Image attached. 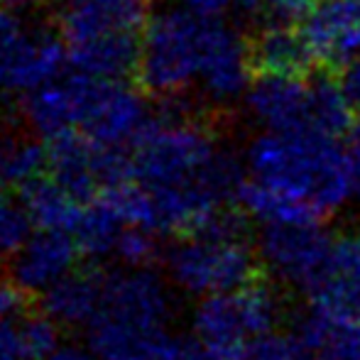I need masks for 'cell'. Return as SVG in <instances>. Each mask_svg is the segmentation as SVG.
Wrapping results in <instances>:
<instances>
[{"instance_id": "cell-24", "label": "cell", "mask_w": 360, "mask_h": 360, "mask_svg": "<svg viewBox=\"0 0 360 360\" xmlns=\"http://www.w3.org/2000/svg\"><path fill=\"white\" fill-rule=\"evenodd\" d=\"M20 343H22L25 360H44L57 351L62 343V323L54 321L47 311L32 309L20 316Z\"/></svg>"}, {"instance_id": "cell-2", "label": "cell", "mask_w": 360, "mask_h": 360, "mask_svg": "<svg viewBox=\"0 0 360 360\" xmlns=\"http://www.w3.org/2000/svg\"><path fill=\"white\" fill-rule=\"evenodd\" d=\"M252 179L333 214L353 191L348 155L336 138L316 133H277L257 138L248 152Z\"/></svg>"}, {"instance_id": "cell-21", "label": "cell", "mask_w": 360, "mask_h": 360, "mask_svg": "<svg viewBox=\"0 0 360 360\" xmlns=\"http://www.w3.org/2000/svg\"><path fill=\"white\" fill-rule=\"evenodd\" d=\"M123 228L125 226L118 221L113 209L98 196V199L89 201L84 206L72 236L79 243L81 255L96 260V257H103L115 250V243H118V236Z\"/></svg>"}, {"instance_id": "cell-18", "label": "cell", "mask_w": 360, "mask_h": 360, "mask_svg": "<svg viewBox=\"0 0 360 360\" xmlns=\"http://www.w3.org/2000/svg\"><path fill=\"white\" fill-rule=\"evenodd\" d=\"M236 204L250 218L265 223V226H314L326 218L316 206L307 204L297 196H289L280 189H272L252 176L240 181Z\"/></svg>"}, {"instance_id": "cell-23", "label": "cell", "mask_w": 360, "mask_h": 360, "mask_svg": "<svg viewBox=\"0 0 360 360\" xmlns=\"http://www.w3.org/2000/svg\"><path fill=\"white\" fill-rule=\"evenodd\" d=\"M47 169V147L34 135L18 133L5 138V155H3V176L0 181L8 186H22L25 181L34 179Z\"/></svg>"}, {"instance_id": "cell-38", "label": "cell", "mask_w": 360, "mask_h": 360, "mask_svg": "<svg viewBox=\"0 0 360 360\" xmlns=\"http://www.w3.org/2000/svg\"><path fill=\"white\" fill-rule=\"evenodd\" d=\"M147 3H160V0H147Z\"/></svg>"}, {"instance_id": "cell-34", "label": "cell", "mask_w": 360, "mask_h": 360, "mask_svg": "<svg viewBox=\"0 0 360 360\" xmlns=\"http://www.w3.org/2000/svg\"><path fill=\"white\" fill-rule=\"evenodd\" d=\"M236 0H186L189 10H194L196 15H204V18H218V15L226 13Z\"/></svg>"}, {"instance_id": "cell-19", "label": "cell", "mask_w": 360, "mask_h": 360, "mask_svg": "<svg viewBox=\"0 0 360 360\" xmlns=\"http://www.w3.org/2000/svg\"><path fill=\"white\" fill-rule=\"evenodd\" d=\"M18 191L34 228L74 233L81 211H84V201L69 194L57 179H52L49 174H39L18 186Z\"/></svg>"}, {"instance_id": "cell-14", "label": "cell", "mask_w": 360, "mask_h": 360, "mask_svg": "<svg viewBox=\"0 0 360 360\" xmlns=\"http://www.w3.org/2000/svg\"><path fill=\"white\" fill-rule=\"evenodd\" d=\"M250 110L277 133H311V86L292 76L262 74L248 94Z\"/></svg>"}, {"instance_id": "cell-29", "label": "cell", "mask_w": 360, "mask_h": 360, "mask_svg": "<svg viewBox=\"0 0 360 360\" xmlns=\"http://www.w3.org/2000/svg\"><path fill=\"white\" fill-rule=\"evenodd\" d=\"M331 275H336L338 280L348 282V285L360 287V228L336 240Z\"/></svg>"}, {"instance_id": "cell-12", "label": "cell", "mask_w": 360, "mask_h": 360, "mask_svg": "<svg viewBox=\"0 0 360 360\" xmlns=\"http://www.w3.org/2000/svg\"><path fill=\"white\" fill-rule=\"evenodd\" d=\"M302 32L316 62L346 67L360 57V0H321L304 18Z\"/></svg>"}, {"instance_id": "cell-17", "label": "cell", "mask_w": 360, "mask_h": 360, "mask_svg": "<svg viewBox=\"0 0 360 360\" xmlns=\"http://www.w3.org/2000/svg\"><path fill=\"white\" fill-rule=\"evenodd\" d=\"M103 289L105 275L98 267H74L47 292H42L39 309L62 326H84L91 323V319L101 309Z\"/></svg>"}, {"instance_id": "cell-13", "label": "cell", "mask_w": 360, "mask_h": 360, "mask_svg": "<svg viewBox=\"0 0 360 360\" xmlns=\"http://www.w3.org/2000/svg\"><path fill=\"white\" fill-rule=\"evenodd\" d=\"M292 343L297 360H360V319L309 304Z\"/></svg>"}, {"instance_id": "cell-26", "label": "cell", "mask_w": 360, "mask_h": 360, "mask_svg": "<svg viewBox=\"0 0 360 360\" xmlns=\"http://www.w3.org/2000/svg\"><path fill=\"white\" fill-rule=\"evenodd\" d=\"M115 255L128 267H150L160 257V245H157L155 231L138 226H125L115 243Z\"/></svg>"}, {"instance_id": "cell-37", "label": "cell", "mask_w": 360, "mask_h": 360, "mask_svg": "<svg viewBox=\"0 0 360 360\" xmlns=\"http://www.w3.org/2000/svg\"><path fill=\"white\" fill-rule=\"evenodd\" d=\"M3 155H5V140H0V176H3Z\"/></svg>"}, {"instance_id": "cell-11", "label": "cell", "mask_w": 360, "mask_h": 360, "mask_svg": "<svg viewBox=\"0 0 360 360\" xmlns=\"http://www.w3.org/2000/svg\"><path fill=\"white\" fill-rule=\"evenodd\" d=\"M81 248L67 231H39L5 260V275L20 289L37 297L47 292L54 282L62 280L76 267Z\"/></svg>"}, {"instance_id": "cell-9", "label": "cell", "mask_w": 360, "mask_h": 360, "mask_svg": "<svg viewBox=\"0 0 360 360\" xmlns=\"http://www.w3.org/2000/svg\"><path fill=\"white\" fill-rule=\"evenodd\" d=\"M59 30H30L0 10V91H34L54 81L67 62Z\"/></svg>"}, {"instance_id": "cell-33", "label": "cell", "mask_w": 360, "mask_h": 360, "mask_svg": "<svg viewBox=\"0 0 360 360\" xmlns=\"http://www.w3.org/2000/svg\"><path fill=\"white\" fill-rule=\"evenodd\" d=\"M341 86L348 94V98H351V103L356 105V108H360V57L343 67Z\"/></svg>"}, {"instance_id": "cell-15", "label": "cell", "mask_w": 360, "mask_h": 360, "mask_svg": "<svg viewBox=\"0 0 360 360\" xmlns=\"http://www.w3.org/2000/svg\"><path fill=\"white\" fill-rule=\"evenodd\" d=\"M250 54L248 44L238 37L233 30L211 18L209 32H206L204 62H201L199 79L211 98L228 101L236 98L250 81Z\"/></svg>"}, {"instance_id": "cell-36", "label": "cell", "mask_w": 360, "mask_h": 360, "mask_svg": "<svg viewBox=\"0 0 360 360\" xmlns=\"http://www.w3.org/2000/svg\"><path fill=\"white\" fill-rule=\"evenodd\" d=\"M3 3L13 5V8H32V5H42L47 0H3Z\"/></svg>"}, {"instance_id": "cell-1", "label": "cell", "mask_w": 360, "mask_h": 360, "mask_svg": "<svg viewBox=\"0 0 360 360\" xmlns=\"http://www.w3.org/2000/svg\"><path fill=\"white\" fill-rule=\"evenodd\" d=\"M130 152L135 179L147 189H201L236 204L240 167L216 150L209 130L201 125L174 115L150 118Z\"/></svg>"}, {"instance_id": "cell-32", "label": "cell", "mask_w": 360, "mask_h": 360, "mask_svg": "<svg viewBox=\"0 0 360 360\" xmlns=\"http://www.w3.org/2000/svg\"><path fill=\"white\" fill-rule=\"evenodd\" d=\"M348 167H351V179H353V191L360 196V118L353 123L351 133H348Z\"/></svg>"}, {"instance_id": "cell-27", "label": "cell", "mask_w": 360, "mask_h": 360, "mask_svg": "<svg viewBox=\"0 0 360 360\" xmlns=\"http://www.w3.org/2000/svg\"><path fill=\"white\" fill-rule=\"evenodd\" d=\"M157 360H236V356L209 346L194 333V336H167Z\"/></svg>"}, {"instance_id": "cell-6", "label": "cell", "mask_w": 360, "mask_h": 360, "mask_svg": "<svg viewBox=\"0 0 360 360\" xmlns=\"http://www.w3.org/2000/svg\"><path fill=\"white\" fill-rule=\"evenodd\" d=\"M209 22L211 18L194 10H172L147 25L133 72L140 94L160 101L184 94L191 79L201 74Z\"/></svg>"}, {"instance_id": "cell-3", "label": "cell", "mask_w": 360, "mask_h": 360, "mask_svg": "<svg viewBox=\"0 0 360 360\" xmlns=\"http://www.w3.org/2000/svg\"><path fill=\"white\" fill-rule=\"evenodd\" d=\"M172 297L147 267L105 275L103 302L89 323V348L98 360H157L167 341Z\"/></svg>"}, {"instance_id": "cell-5", "label": "cell", "mask_w": 360, "mask_h": 360, "mask_svg": "<svg viewBox=\"0 0 360 360\" xmlns=\"http://www.w3.org/2000/svg\"><path fill=\"white\" fill-rule=\"evenodd\" d=\"M245 211L231 204L194 236L179 238L167 255L176 287L196 297L228 292L262 275L260 250L248 238Z\"/></svg>"}, {"instance_id": "cell-10", "label": "cell", "mask_w": 360, "mask_h": 360, "mask_svg": "<svg viewBox=\"0 0 360 360\" xmlns=\"http://www.w3.org/2000/svg\"><path fill=\"white\" fill-rule=\"evenodd\" d=\"M336 240L314 226H265L260 238V260L282 282L311 294L328 277Z\"/></svg>"}, {"instance_id": "cell-25", "label": "cell", "mask_w": 360, "mask_h": 360, "mask_svg": "<svg viewBox=\"0 0 360 360\" xmlns=\"http://www.w3.org/2000/svg\"><path fill=\"white\" fill-rule=\"evenodd\" d=\"M32 218L22 201H18L8 189H0V260L13 257L30 240Z\"/></svg>"}, {"instance_id": "cell-35", "label": "cell", "mask_w": 360, "mask_h": 360, "mask_svg": "<svg viewBox=\"0 0 360 360\" xmlns=\"http://www.w3.org/2000/svg\"><path fill=\"white\" fill-rule=\"evenodd\" d=\"M44 360H98L94 356V351H86L81 346H74V343H67V346H59L57 351Z\"/></svg>"}, {"instance_id": "cell-22", "label": "cell", "mask_w": 360, "mask_h": 360, "mask_svg": "<svg viewBox=\"0 0 360 360\" xmlns=\"http://www.w3.org/2000/svg\"><path fill=\"white\" fill-rule=\"evenodd\" d=\"M101 199L113 209L123 226H138L157 233L155 196L140 179H125L101 191Z\"/></svg>"}, {"instance_id": "cell-16", "label": "cell", "mask_w": 360, "mask_h": 360, "mask_svg": "<svg viewBox=\"0 0 360 360\" xmlns=\"http://www.w3.org/2000/svg\"><path fill=\"white\" fill-rule=\"evenodd\" d=\"M248 54L252 72L292 79L307 76L311 64L316 62L302 30H294L285 22L257 30L255 37L248 42Z\"/></svg>"}, {"instance_id": "cell-31", "label": "cell", "mask_w": 360, "mask_h": 360, "mask_svg": "<svg viewBox=\"0 0 360 360\" xmlns=\"http://www.w3.org/2000/svg\"><path fill=\"white\" fill-rule=\"evenodd\" d=\"M0 360H25L20 331L13 319H0Z\"/></svg>"}, {"instance_id": "cell-8", "label": "cell", "mask_w": 360, "mask_h": 360, "mask_svg": "<svg viewBox=\"0 0 360 360\" xmlns=\"http://www.w3.org/2000/svg\"><path fill=\"white\" fill-rule=\"evenodd\" d=\"M74 96L76 130L110 147H133L150 123L140 91H130L120 79L76 72L69 76Z\"/></svg>"}, {"instance_id": "cell-30", "label": "cell", "mask_w": 360, "mask_h": 360, "mask_svg": "<svg viewBox=\"0 0 360 360\" xmlns=\"http://www.w3.org/2000/svg\"><path fill=\"white\" fill-rule=\"evenodd\" d=\"M262 10L272 15L277 20H292V18H302L309 15L316 8L321 0H255Z\"/></svg>"}, {"instance_id": "cell-4", "label": "cell", "mask_w": 360, "mask_h": 360, "mask_svg": "<svg viewBox=\"0 0 360 360\" xmlns=\"http://www.w3.org/2000/svg\"><path fill=\"white\" fill-rule=\"evenodd\" d=\"M147 0H64L57 30L76 72L123 79L133 76L143 47Z\"/></svg>"}, {"instance_id": "cell-7", "label": "cell", "mask_w": 360, "mask_h": 360, "mask_svg": "<svg viewBox=\"0 0 360 360\" xmlns=\"http://www.w3.org/2000/svg\"><path fill=\"white\" fill-rule=\"evenodd\" d=\"M280 319V294L260 275L236 289L201 297L194 311V333L209 346L236 356L248 341L275 331Z\"/></svg>"}, {"instance_id": "cell-20", "label": "cell", "mask_w": 360, "mask_h": 360, "mask_svg": "<svg viewBox=\"0 0 360 360\" xmlns=\"http://www.w3.org/2000/svg\"><path fill=\"white\" fill-rule=\"evenodd\" d=\"M353 108L341 81L319 79L311 84V133L341 138L353 128Z\"/></svg>"}, {"instance_id": "cell-28", "label": "cell", "mask_w": 360, "mask_h": 360, "mask_svg": "<svg viewBox=\"0 0 360 360\" xmlns=\"http://www.w3.org/2000/svg\"><path fill=\"white\" fill-rule=\"evenodd\" d=\"M236 360H297V351H294L292 336L272 331L248 341L236 353Z\"/></svg>"}]
</instances>
